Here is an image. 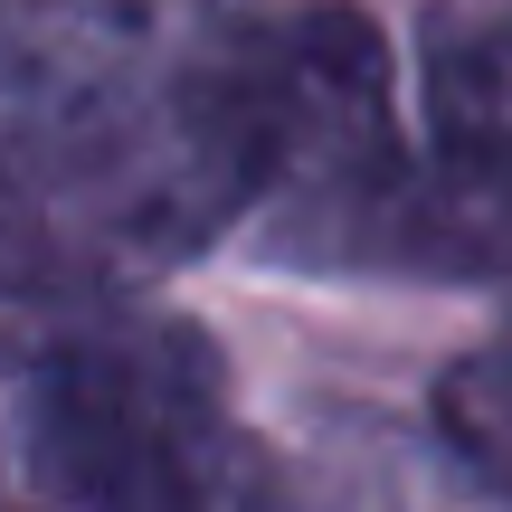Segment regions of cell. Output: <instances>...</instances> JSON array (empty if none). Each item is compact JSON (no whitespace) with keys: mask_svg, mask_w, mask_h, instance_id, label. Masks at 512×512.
Wrapping results in <instances>:
<instances>
[{"mask_svg":"<svg viewBox=\"0 0 512 512\" xmlns=\"http://www.w3.org/2000/svg\"><path fill=\"white\" fill-rule=\"evenodd\" d=\"M418 105H427L437 143H512V0L427 19Z\"/></svg>","mask_w":512,"mask_h":512,"instance_id":"obj_3","label":"cell"},{"mask_svg":"<svg viewBox=\"0 0 512 512\" xmlns=\"http://www.w3.org/2000/svg\"><path fill=\"white\" fill-rule=\"evenodd\" d=\"M19 437L67 512H200L228 380L190 323H57L10 342Z\"/></svg>","mask_w":512,"mask_h":512,"instance_id":"obj_1","label":"cell"},{"mask_svg":"<svg viewBox=\"0 0 512 512\" xmlns=\"http://www.w3.org/2000/svg\"><path fill=\"white\" fill-rule=\"evenodd\" d=\"M446 418H456V427H484V437L512 446V323L456 370V380H446Z\"/></svg>","mask_w":512,"mask_h":512,"instance_id":"obj_4","label":"cell"},{"mask_svg":"<svg viewBox=\"0 0 512 512\" xmlns=\"http://www.w3.org/2000/svg\"><path fill=\"white\" fill-rule=\"evenodd\" d=\"M361 238L427 275H512V143H437V162H408Z\"/></svg>","mask_w":512,"mask_h":512,"instance_id":"obj_2","label":"cell"}]
</instances>
